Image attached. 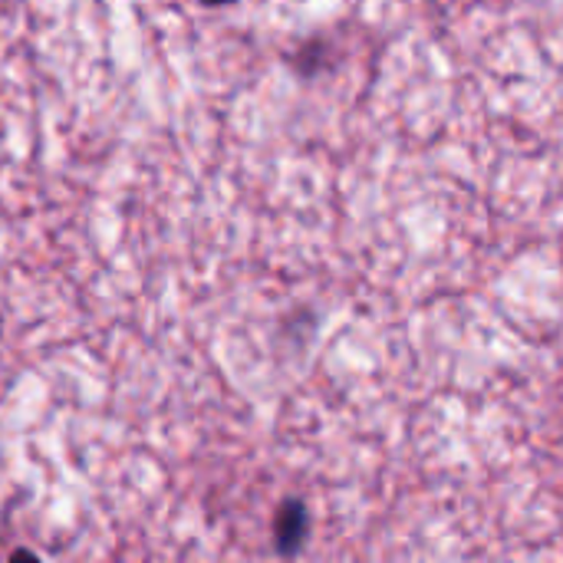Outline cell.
Segmentation results:
<instances>
[{
  "label": "cell",
  "instance_id": "obj_2",
  "mask_svg": "<svg viewBox=\"0 0 563 563\" xmlns=\"http://www.w3.org/2000/svg\"><path fill=\"white\" fill-rule=\"evenodd\" d=\"M205 3H228V0H205Z\"/></svg>",
  "mask_w": 563,
  "mask_h": 563
},
{
  "label": "cell",
  "instance_id": "obj_1",
  "mask_svg": "<svg viewBox=\"0 0 563 563\" xmlns=\"http://www.w3.org/2000/svg\"><path fill=\"white\" fill-rule=\"evenodd\" d=\"M303 531H307V515H303V508H300V505H287L284 515H280V525H277L280 548H284V551H294V548L300 544Z\"/></svg>",
  "mask_w": 563,
  "mask_h": 563
}]
</instances>
